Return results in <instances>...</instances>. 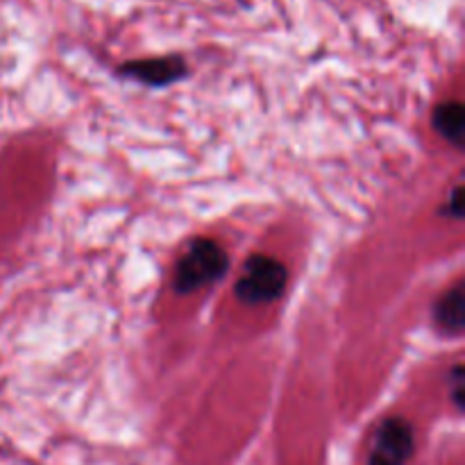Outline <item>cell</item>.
<instances>
[{"mask_svg": "<svg viewBox=\"0 0 465 465\" xmlns=\"http://www.w3.org/2000/svg\"><path fill=\"white\" fill-rule=\"evenodd\" d=\"M227 254L213 239H195L177 262L173 289L177 293H195L203 286L221 280L227 271Z\"/></svg>", "mask_w": 465, "mask_h": 465, "instance_id": "cell-1", "label": "cell"}, {"mask_svg": "<svg viewBox=\"0 0 465 465\" xmlns=\"http://www.w3.org/2000/svg\"><path fill=\"white\" fill-rule=\"evenodd\" d=\"M289 282L286 266L268 254H252L243 263L239 282H236V298L248 307L271 304L282 298Z\"/></svg>", "mask_w": 465, "mask_h": 465, "instance_id": "cell-2", "label": "cell"}, {"mask_svg": "<svg viewBox=\"0 0 465 465\" xmlns=\"http://www.w3.org/2000/svg\"><path fill=\"white\" fill-rule=\"evenodd\" d=\"M416 450L413 427L407 418L391 416L380 422L372 436L368 465H407Z\"/></svg>", "mask_w": 465, "mask_h": 465, "instance_id": "cell-3", "label": "cell"}, {"mask_svg": "<svg viewBox=\"0 0 465 465\" xmlns=\"http://www.w3.org/2000/svg\"><path fill=\"white\" fill-rule=\"evenodd\" d=\"M118 75L132 77V80L148 86H168L186 75V64L184 59L177 57V54H168V57H153V59H136V62L123 64V66L118 68Z\"/></svg>", "mask_w": 465, "mask_h": 465, "instance_id": "cell-4", "label": "cell"}, {"mask_svg": "<svg viewBox=\"0 0 465 465\" xmlns=\"http://www.w3.org/2000/svg\"><path fill=\"white\" fill-rule=\"evenodd\" d=\"M434 127L448 143L463 148L465 141V107L459 100L440 103L434 112Z\"/></svg>", "mask_w": 465, "mask_h": 465, "instance_id": "cell-5", "label": "cell"}, {"mask_svg": "<svg viewBox=\"0 0 465 465\" xmlns=\"http://www.w3.org/2000/svg\"><path fill=\"white\" fill-rule=\"evenodd\" d=\"M463 312H465V300L461 284L450 289L443 298L436 302L434 318L439 327L448 334H461L463 331Z\"/></svg>", "mask_w": 465, "mask_h": 465, "instance_id": "cell-6", "label": "cell"}, {"mask_svg": "<svg viewBox=\"0 0 465 465\" xmlns=\"http://www.w3.org/2000/svg\"><path fill=\"white\" fill-rule=\"evenodd\" d=\"M445 213H448L450 218H457V221L463 216V189H461V184L454 186L452 195H450V200H448V207H445Z\"/></svg>", "mask_w": 465, "mask_h": 465, "instance_id": "cell-7", "label": "cell"}]
</instances>
